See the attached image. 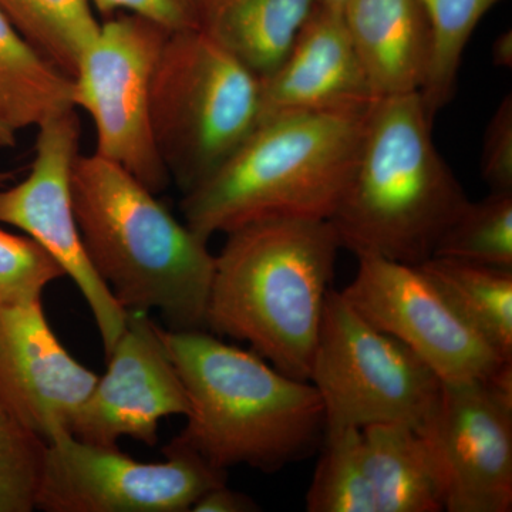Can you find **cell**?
<instances>
[{
    "instance_id": "obj_1",
    "label": "cell",
    "mask_w": 512,
    "mask_h": 512,
    "mask_svg": "<svg viewBox=\"0 0 512 512\" xmlns=\"http://www.w3.org/2000/svg\"><path fill=\"white\" fill-rule=\"evenodd\" d=\"M72 200L84 248L124 309H157L171 330H207L215 256L119 164L79 154Z\"/></svg>"
},
{
    "instance_id": "obj_2",
    "label": "cell",
    "mask_w": 512,
    "mask_h": 512,
    "mask_svg": "<svg viewBox=\"0 0 512 512\" xmlns=\"http://www.w3.org/2000/svg\"><path fill=\"white\" fill-rule=\"evenodd\" d=\"M161 338L190 404L187 426L174 441L221 470L249 466L264 473L318 450L325 414L311 382L205 330L161 328Z\"/></svg>"
},
{
    "instance_id": "obj_3",
    "label": "cell",
    "mask_w": 512,
    "mask_h": 512,
    "mask_svg": "<svg viewBox=\"0 0 512 512\" xmlns=\"http://www.w3.org/2000/svg\"><path fill=\"white\" fill-rule=\"evenodd\" d=\"M215 256L207 329L247 342L279 372L308 380L340 249L325 220L274 218L228 232Z\"/></svg>"
},
{
    "instance_id": "obj_4",
    "label": "cell",
    "mask_w": 512,
    "mask_h": 512,
    "mask_svg": "<svg viewBox=\"0 0 512 512\" xmlns=\"http://www.w3.org/2000/svg\"><path fill=\"white\" fill-rule=\"evenodd\" d=\"M370 106L262 121L210 177L184 192L185 224L210 241L256 221H329L355 173Z\"/></svg>"
},
{
    "instance_id": "obj_5",
    "label": "cell",
    "mask_w": 512,
    "mask_h": 512,
    "mask_svg": "<svg viewBox=\"0 0 512 512\" xmlns=\"http://www.w3.org/2000/svg\"><path fill=\"white\" fill-rule=\"evenodd\" d=\"M420 93L373 101L352 181L329 222L340 247L417 266L470 198L434 146Z\"/></svg>"
},
{
    "instance_id": "obj_6",
    "label": "cell",
    "mask_w": 512,
    "mask_h": 512,
    "mask_svg": "<svg viewBox=\"0 0 512 512\" xmlns=\"http://www.w3.org/2000/svg\"><path fill=\"white\" fill-rule=\"evenodd\" d=\"M261 77L198 30L168 35L151 84V126L184 192L210 177L259 121Z\"/></svg>"
},
{
    "instance_id": "obj_7",
    "label": "cell",
    "mask_w": 512,
    "mask_h": 512,
    "mask_svg": "<svg viewBox=\"0 0 512 512\" xmlns=\"http://www.w3.org/2000/svg\"><path fill=\"white\" fill-rule=\"evenodd\" d=\"M309 382L322 402L325 433L382 423L417 426L441 387L416 353L367 322L335 289L323 308Z\"/></svg>"
},
{
    "instance_id": "obj_8",
    "label": "cell",
    "mask_w": 512,
    "mask_h": 512,
    "mask_svg": "<svg viewBox=\"0 0 512 512\" xmlns=\"http://www.w3.org/2000/svg\"><path fill=\"white\" fill-rule=\"evenodd\" d=\"M168 35L151 20L117 13L101 23L72 77L73 107L86 111L96 128L94 154L154 194L171 180L151 126V84Z\"/></svg>"
},
{
    "instance_id": "obj_9",
    "label": "cell",
    "mask_w": 512,
    "mask_h": 512,
    "mask_svg": "<svg viewBox=\"0 0 512 512\" xmlns=\"http://www.w3.org/2000/svg\"><path fill=\"white\" fill-rule=\"evenodd\" d=\"M164 456V463H140L120 448L59 434L43 451L35 510L184 512L211 488L227 484V470L177 441L164 448Z\"/></svg>"
},
{
    "instance_id": "obj_10",
    "label": "cell",
    "mask_w": 512,
    "mask_h": 512,
    "mask_svg": "<svg viewBox=\"0 0 512 512\" xmlns=\"http://www.w3.org/2000/svg\"><path fill=\"white\" fill-rule=\"evenodd\" d=\"M417 429L439 467L444 511L512 510V360L485 379L441 382Z\"/></svg>"
},
{
    "instance_id": "obj_11",
    "label": "cell",
    "mask_w": 512,
    "mask_h": 512,
    "mask_svg": "<svg viewBox=\"0 0 512 512\" xmlns=\"http://www.w3.org/2000/svg\"><path fill=\"white\" fill-rule=\"evenodd\" d=\"M35 157L20 183L0 187V222L22 229L73 279L92 309L109 357L126 325V309L97 274L84 248L72 200V173L79 156L76 109L39 124Z\"/></svg>"
},
{
    "instance_id": "obj_12",
    "label": "cell",
    "mask_w": 512,
    "mask_h": 512,
    "mask_svg": "<svg viewBox=\"0 0 512 512\" xmlns=\"http://www.w3.org/2000/svg\"><path fill=\"white\" fill-rule=\"evenodd\" d=\"M342 295L377 329L402 342L441 382L485 379L504 362L448 303L419 266L359 256Z\"/></svg>"
},
{
    "instance_id": "obj_13",
    "label": "cell",
    "mask_w": 512,
    "mask_h": 512,
    "mask_svg": "<svg viewBox=\"0 0 512 512\" xmlns=\"http://www.w3.org/2000/svg\"><path fill=\"white\" fill-rule=\"evenodd\" d=\"M104 377L74 417L70 433L84 443L119 448L123 436L156 446L158 421L190 412L183 380L148 312L127 309L126 325Z\"/></svg>"
},
{
    "instance_id": "obj_14",
    "label": "cell",
    "mask_w": 512,
    "mask_h": 512,
    "mask_svg": "<svg viewBox=\"0 0 512 512\" xmlns=\"http://www.w3.org/2000/svg\"><path fill=\"white\" fill-rule=\"evenodd\" d=\"M97 382L57 340L42 302L0 306V403L19 426L45 444L70 433Z\"/></svg>"
},
{
    "instance_id": "obj_15",
    "label": "cell",
    "mask_w": 512,
    "mask_h": 512,
    "mask_svg": "<svg viewBox=\"0 0 512 512\" xmlns=\"http://www.w3.org/2000/svg\"><path fill=\"white\" fill-rule=\"evenodd\" d=\"M375 100L342 13L316 2L284 60L261 77L258 124L288 114L367 109Z\"/></svg>"
},
{
    "instance_id": "obj_16",
    "label": "cell",
    "mask_w": 512,
    "mask_h": 512,
    "mask_svg": "<svg viewBox=\"0 0 512 512\" xmlns=\"http://www.w3.org/2000/svg\"><path fill=\"white\" fill-rule=\"evenodd\" d=\"M342 15L376 100L421 92L433 52L423 0H349Z\"/></svg>"
},
{
    "instance_id": "obj_17",
    "label": "cell",
    "mask_w": 512,
    "mask_h": 512,
    "mask_svg": "<svg viewBox=\"0 0 512 512\" xmlns=\"http://www.w3.org/2000/svg\"><path fill=\"white\" fill-rule=\"evenodd\" d=\"M195 30L259 77L284 60L316 0H191Z\"/></svg>"
},
{
    "instance_id": "obj_18",
    "label": "cell",
    "mask_w": 512,
    "mask_h": 512,
    "mask_svg": "<svg viewBox=\"0 0 512 512\" xmlns=\"http://www.w3.org/2000/svg\"><path fill=\"white\" fill-rule=\"evenodd\" d=\"M362 433L376 512L444 511L439 467L417 426L373 424Z\"/></svg>"
},
{
    "instance_id": "obj_19",
    "label": "cell",
    "mask_w": 512,
    "mask_h": 512,
    "mask_svg": "<svg viewBox=\"0 0 512 512\" xmlns=\"http://www.w3.org/2000/svg\"><path fill=\"white\" fill-rule=\"evenodd\" d=\"M504 359H512V269L431 256L417 265Z\"/></svg>"
},
{
    "instance_id": "obj_20",
    "label": "cell",
    "mask_w": 512,
    "mask_h": 512,
    "mask_svg": "<svg viewBox=\"0 0 512 512\" xmlns=\"http://www.w3.org/2000/svg\"><path fill=\"white\" fill-rule=\"evenodd\" d=\"M70 109L72 79L43 59L0 10V114L20 131Z\"/></svg>"
},
{
    "instance_id": "obj_21",
    "label": "cell",
    "mask_w": 512,
    "mask_h": 512,
    "mask_svg": "<svg viewBox=\"0 0 512 512\" xmlns=\"http://www.w3.org/2000/svg\"><path fill=\"white\" fill-rule=\"evenodd\" d=\"M0 10L43 59L70 79L101 25L90 0H0Z\"/></svg>"
},
{
    "instance_id": "obj_22",
    "label": "cell",
    "mask_w": 512,
    "mask_h": 512,
    "mask_svg": "<svg viewBox=\"0 0 512 512\" xmlns=\"http://www.w3.org/2000/svg\"><path fill=\"white\" fill-rule=\"evenodd\" d=\"M433 32V52L420 96L434 121L456 94L464 52L477 26L503 0H423Z\"/></svg>"
},
{
    "instance_id": "obj_23",
    "label": "cell",
    "mask_w": 512,
    "mask_h": 512,
    "mask_svg": "<svg viewBox=\"0 0 512 512\" xmlns=\"http://www.w3.org/2000/svg\"><path fill=\"white\" fill-rule=\"evenodd\" d=\"M308 493L309 512H376L360 429L326 431Z\"/></svg>"
},
{
    "instance_id": "obj_24",
    "label": "cell",
    "mask_w": 512,
    "mask_h": 512,
    "mask_svg": "<svg viewBox=\"0 0 512 512\" xmlns=\"http://www.w3.org/2000/svg\"><path fill=\"white\" fill-rule=\"evenodd\" d=\"M433 256L512 269V192L468 201L441 235Z\"/></svg>"
},
{
    "instance_id": "obj_25",
    "label": "cell",
    "mask_w": 512,
    "mask_h": 512,
    "mask_svg": "<svg viewBox=\"0 0 512 512\" xmlns=\"http://www.w3.org/2000/svg\"><path fill=\"white\" fill-rule=\"evenodd\" d=\"M46 444L32 436L0 403V512L35 510L40 464Z\"/></svg>"
},
{
    "instance_id": "obj_26",
    "label": "cell",
    "mask_w": 512,
    "mask_h": 512,
    "mask_svg": "<svg viewBox=\"0 0 512 512\" xmlns=\"http://www.w3.org/2000/svg\"><path fill=\"white\" fill-rule=\"evenodd\" d=\"M63 276L59 262L35 239L0 228V306L40 301L43 289Z\"/></svg>"
},
{
    "instance_id": "obj_27",
    "label": "cell",
    "mask_w": 512,
    "mask_h": 512,
    "mask_svg": "<svg viewBox=\"0 0 512 512\" xmlns=\"http://www.w3.org/2000/svg\"><path fill=\"white\" fill-rule=\"evenodd\" d=\"M481 174L490 192H512V96L507 94L485 128Z\"/></svg>"
},
{
    "instance_id": "obj_28",
    "label": "cell",
    "mask_w": 512,
    "mask_h": 512,
    "mask_svg": "<svg viewBox=\"0 0 512 512\" xmlns=\"http://www.w3.org/2000/svg\"><path fill=\"white\" fill-rule=\"evenodd\" d=\"M94 10L111 18L131 13L157 23L170 33L195 29L191 0H90Z\"/></svg>"
},
{
    "instance_id": "obj_29",
    "label": "cell",
    "mask_w": 512,
    "mask_h": 512,
    "mask_svg": "<svg viewBox=\"0 0 512 512\" xmlns=\"http://www.w3.org/2000/svg\"><path fill=\"white\" fill-rule=\"evenodd\" d=\"M194 512H255L259 505L247 494L231 490L227 484L211 488L192 505Z\"/></svg>"
},
{
    "instance_id": "obj_30",
    "label": "cell",
    "mask_w": 512,
    "mask_h": 512,
    "mask_svg": "<svg viewBox=\"0 0 512 512\" xmlns=\"http://www.w3.org/2000/svg\"><path fill=\"white\" fill-rule=\"evenodd\" d=\"M493 63L495 66L511 69L512 66V33L511 30L501 33L493 45Z\"/></svg>"
},
{
    "instance_id": "obj_31",
    "label": "cell",
    "mask_w": 512,
    "mask_h": 512,
    "mask_svg": "<svg viewBox=\"0 0 512 512\" xmlns=\"http://www.w3.org/2000/svg\"><path fill=\"white\" fill-rule=\"evenodd\" d=\"M18 133L19 131L10 126L5 117L0 114V150L15 147L18 143Z\"/></svg>"
},
{
    "instance_id": "obj_32",
    "label": "cell",
    "mask_w": 512,
    "mask_h": 512,
    "mask_svg": "<svg viewBox=\"0 0 512 512\" xmlns=\"http://www.w3.org/2000/svg\"><path fill=\"white\" fill-rule=\"evenodd\" d=\"M319 5L325 6L333 12L343 13V9L348 5L349 0H316Z\"/></svg>"
},
{
    "instance_id": "obj_33",
    "label": "cell",
    "mask_w": 512,
    "mask_h": 512,
    "mask_svg": "<svg viewBox=\"0 0 512 512\" xmlns=\"http://www.w3.org/2000/svg\"><path fill=\"white\" fill-rule=\"evenodd\" d=\"M13 178H15V174L12 171H0V187L8 185Z\"/></svg>"
}]
</instances>
